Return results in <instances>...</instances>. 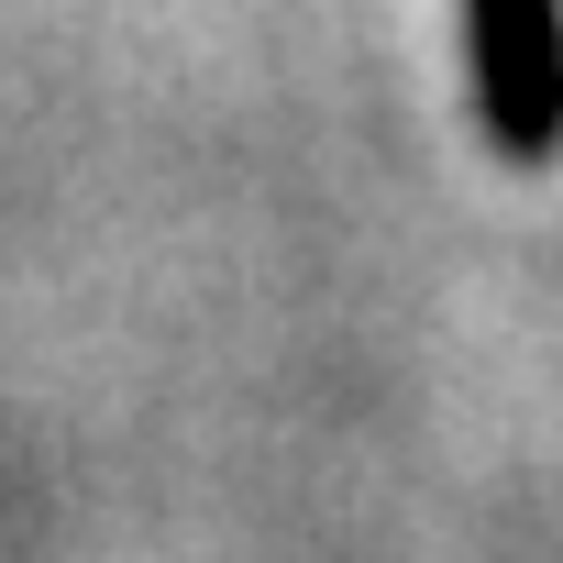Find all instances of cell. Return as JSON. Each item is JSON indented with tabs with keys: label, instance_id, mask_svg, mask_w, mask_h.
<instances>
[{
	"label": "cell",
	"instance_id": "1",
	"mask_svg": "<svg viewBox=\"0 0 563 563\" xmlns=\"http://www.w3.org/2000/svg\"><path fill=\"white\" fill-rule=\"evenodd\" d=\"M464 100L497 166H563V0H464Z\"/></svg>",
	"mask_w": 563,
	"mask_h": 563
}]
</instances>
